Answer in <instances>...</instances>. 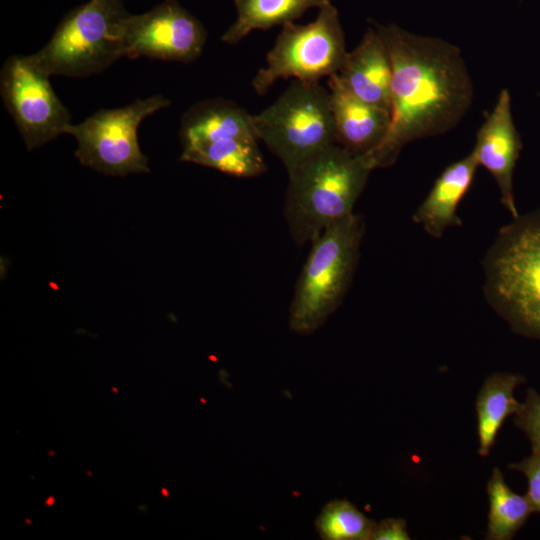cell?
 <instances>
[{
    "label": "cell",
    "mask_w": 540,
    "mask_h": 540,
    "mask_svg": "<svg viewBox=\"0 0 540 540\" xmlns=\"http://www.w3.org/2000/svg\"><path fill=\"white\" fill-rule=\"evenodd\" d=\"M207 32L178 0H163L151 10L130 14L125 24V57L188 63L202 53Z\"/></svg>",
    "instance_id": "obj_10"
},
{
    "label": "cell",
    "mask_w": 540,
    "mask_h": 540,
    "mask_svg": "<svg viewBox=\"0 0 540 540\" xmlns=\"http://www.w3.org/2000/svg\"><path fill=\"white\" fill-rule=\"evenodd\" d=\"M486 491L489 499L486 538L512 539L533 513L527 497L514 492L497 467L492 470Z\"/></svg>",
    "instance_id": "obj_19"
},
{
    "label": "cell",
    "mask_w": 540,
    "mask_h": 540,
    "mask_svg": "<svg viewBox=\"0 0 540 540\" xmlns=\"http://www.w3.org/2000/svg\"><path fill=\"white\" fill-rule=\"evenodd\" d=\"M255 138H227L182 150V161L216 169L228 175L251 178L266 165Z\"/></svg>",
    "instance_id": "obj_17"
},
{
    "label": "cell",
    "mask_w": 540,
    "mask_h": 540,
    "mask_svg": "<svg viewBox=\"0 0 540 540\" xmlns=\"http://www.w3.org/2000/svg\"><path fill=\"white\" fill-rule=\"evenodd\" d=\"M354 96L390 112L392 67L388 51L375 28L348 52L336 74Z\"/></svg>",
    "instance_id": "obj_12"
},
{
    "label": "cell",
    "mask_w": 540,
    "mask_h": 540,
    "mask_svg": "<svg viewBox=\"0 0 540 540\" xmlns=\"http://www.w3.org/2000/svg\"><path fill=\"white\" fill-rule=\"evenodd\" d=\"M483 270L489 305L515 333L540 341V208L498 231Z\"/></svg>",
    "instance_id": "obj_3"
},
{
    "label": "cell",
    "mask_w": 540,
    "mask_h": 540,
    "mask_svg": "<svg viewBox=\"0 0 540 540\" xmlns=\"http://www.w3.org/2000/svg\"><path fill=\"white\" fill-rule=\"evenodd\" d=\"M179 135L183 149L227 138L257 139L252 115L225 99L191 106L181 118Z\"/></svg>",
    "instance_id": "obj_15"
},
{
    "label": "cell",
    "mask_w": 540,
    "mask_h": 540,
    "mask_svg": "<svg viewBox=\"0 0 540 540\" xmlns=\"http://www.w3.org/2000/svg\"><path fill=\"white\" fill-rule=\"evenodd\" d=\"M331 0H234L237 17L223 33L221 41L234 45L250 32L286 25L308 9L319 8Z\"/></svg>",
    "instance_id": "obj_18"
},
{
    "label": "cell",
    "mask_w": 540,
    "mask_h": 540,
    "mask_svg": "<svg viewBox=\"0 0 540 540\" xmlns=\"http://www.w3.org/2000/svg\"><path fill=\"white\" fill-rule=\"evenodd\" d=\"M170 105V99L154 94L124 107L99 109L69 125L65 134L76 139L75 156L85 167L111 176L149 173L148 159L138 143V128L146 117Z\"/></svg>",
    "instance_id": "obj_8"
},
{
    "label": "cell",
    "mask_w": 540,
    "mask_h": 540,
    "mask_svg": "<svg viewBox=\"0 0 540 540\" xmlns=\"http://www.w3.org/2000/svg\"><path fill=\"white\" fill-rule=\"evenodd\" d=\"M478 163L471 152L446 167L413 214V221L434 238L449 227L461 226L458 206L472 185Z\"/></svg>",
    "instance_id": "obj_14"
},
{
    "label": "cell",
    "mask_w": 540,
    "mask_h": 540,
    "mask_svg": "<svg viewBox=\"0 0 540 540\" xmlns=\"http://www.w3.org/2000/svg\"><path fill=\"white\" fill-rule=\"evenodd\" d=\"M49 78L29 55L10 56L0 71V95L28 150L65 134L72 124L71 114Z\"/></svg>",
    "instance_id": "obj_9"
},
{
    "label": "cell",
    "mask_w": 540,
    "mask_h": 540,
    "mask_svg": "<svg viewBox=\"0 0 540 540\" xmlns=\"http://www.w3.org/2000/svg\"><path fill=\"white\" fill-rule=\"evenodd\" d=\"M364 230L362 217L353 213L310 243L289 308L294 332H315L341 304L358 263Z\"/></svg>",
    "instance_id": "obj_4"
},
{
    "label": "cell",
    "mask_w": 540,
    "mask_h": 540,
    "mask_svg": "<svg viewBox=\"0 0 540 540\" xmlns=\"http://www.w3.org/2000/svg\"><path fill=\"white\" fill-rule=\"evenodd\" d=\"M328 88L336 143L353 153L368 154L385 136L390 112L354 96L336 74L329 77Z\"/></svg>",
    "instance_id": "obj_13"
},
{
    "label": "cell",
    "mask_w": 540,
    "mask_h": 540,
    "mask_svg": "<svg viewBox=\"0 0 540 540\" xmlns=\"http://www.w3.org/2000/svg\"><path fill=\"white\" fill-rule=\"evenodd\" d=\"M407 523L401 518H387L376 523L370 540H409Z\"/></svg>",
    "instance_id": "obj_23"
},
{
    "label": "cell",
    "mask_w": 540,
    "mask_h": 540,
    "mask_svg": "<svg viewBox=\"0 0 540 540\" xmlns=\"http://www.w3.org/2000/svg\"><path fill=\"white\" fill-rule=\"evenodd\" d=\"M375 29L388 51L392 79L387 132L365 154L374 169L393 165L407 144L452 129L473 100L472 81L456 46L394 25Z\"/></svg>",
    "instance_id": "obj_1"
},
{
    "label": "cell",
    "mask_w": 540,
    "mask_h": 540,
    "mask_svg": "<svg viewBox=\"0 0 540 540\" xmlns=\"http://www.w3.org/2000/svg\"><path fill=\"white\" fill-rule=\"evenodd\" d=\"M524 382L522 375L509 372L494 373L485 379L476 399L480 456L489 455L502 424L518 410L520 403L514 391Z\"/></svg>",
    "instance_id": "obj_16"
},
{
    "label": "cell",
    "mask_w": 540,
    "mask_h": 540,
    "mask_svg": "<svg viewBox=\"0 0 540 540\" xmlns=\"http://www.w3.org/2000/svg\"><path fill=\"white\" fill-rule=\"evenodd\" d=\"M514 415V424L530 440L532 452L540 453V394L529 388Z\"/></svg>",
    "instance_id": "obj_21"
},
{
    "label": "cell",
    "mask_w": 540,
    "mask_h": 540,
    "mask_svg": "<svg viewBox=\"0 0 540 540\" xmlns=\"http://www.w3.org/2000/svg\"><path fill=\"white\" fill-rule=\"evenodd\" d=\"M375 522L366 517L351 502H328L316 518L315 527L325 540H370Z\"/></svg>",
    "instance_id": "obj_20"
},
{
    "label": "cell",
    "mask_w": 540,
    "mask_h": 540,
    "mask_svg": "<svg viewBox=\"0 0 540 540\" xmlns=\"http://www.w3.org/2000/svg\"><path fill=\"white\" fill-rule=\"evenodd\" d=\"M255 135L287 172L336 143L329 91L319 82L295 80L279 98L252 115Z\"/></svg>",
    "instance_id": "obj_6"
},
{
    "label": "cell",
    "mask_w": 540,
    "mask_h": 540,
    "mask_svg": "<svg viewBox=\"0 0 540 540\" xmlns=\"http://www.w3.org/2000/svg\"><path fill=\"white\" fill-rule=\"evenodd\" d=\"M318 9L315 20L306 25L283 26L266 65L252 81L257 94H265L279 79L319 82L338 73L348 53L339 14L331 2Z\"/></svg>",
    "instance_id": "obj_7"
},
{
    "label": "cell",
    "mask_w": 540,
    "mask_h": 540,
    "mask_svg": "<svg viewBox=\"0 0 540 540\" xmlns=\"http://www.w3.org/2000/svg\"><path fill=\"white\" fill-rule=\"evenodd\" d=\"M508 469L519 471L527 479L526 497L533 513H540V453H533L518 463L508 465Z\"/></svg>",
    "instance_id": "obj_22"
},
{
    "label": "cell",
    "mask_w": 540,
    "mask_h": 540,
    "mask_svg": "<svg viewBox=\"0 0 540 540\" xmlns=\"http://www.w3.org/2000/svg\"><path fill=\"white\" fill-rule=\"evenodd\" d=\"M521 150L522 141L513 121L510 94L503 89L479 128L471 152L478 165L488 170L494 178L501 204L512 218L519 215L513 191V174Z\"/></svg>",
    "instance_id": "obj_11"
},
{
    "label": "cell",
    "mask_w": 540,
    "mask_h": 540,
    "mask_svg": "<svg viewBox=\"0 0 540 540\" xmlns=\"http://www.w3.org/2000/svg\"><path fill=\"white\" fill-rule=\"evenodd\" d=\"M374 168L365 154L328 146L288 172L284 216L298 245L353 214Z\"/></svg>",
    "instance_id": "obj_2"
},
{
    "label": "cell",
    "mask_w": 540,
    "mask_h": 540,
    "mask_svg": "<svg viewBox=\"0 0 540 540\" xmlns=\"http://www.w3.org/2000/svg\"><path fill=\"white\" fill-rule=\"evenodd\" d=\"M129 15L122 0H89L67 13L50 40L29 58L50 77L96 75L125 57Z\"/></svg>",
    "instance_id": "obj_5"
}]
</instances>
